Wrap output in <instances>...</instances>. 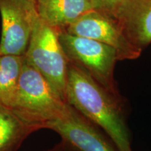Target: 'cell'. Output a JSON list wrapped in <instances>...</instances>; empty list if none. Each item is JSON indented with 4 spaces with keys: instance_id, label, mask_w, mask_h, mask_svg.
I'll return each mask as SVG.
<instances>
[{
    "instance_id": "obj_1",
    "label": "cell",
    "mask_w": 151,
    "mask_h": 151,
    "mask_svg": "<svg viewBox=\"0 0 151 151\" xmlns=\"http://www.w3.org/2000/svg\"><path fill=\"white\" fill-rule=\"evenodd\" d=\"M66 101L103 130L118 151H132L122 100L113 97L86 71L68 62Z\"/></svg>"
},
{
    "instance_id": "obj_2",
    "label": "cell",
    "mask_w": 151,
    "mask_h": 151,
    "mask_svg": "<svg viewBox=\"0 0 151 151\" xmlns=\"http://www.w3.org/2000/svg\"><path fill=\"white\" fill-rule=\"evenodd\" d=\"M67 104L24 57L18 91L11 110L24 121L40 129H47L48 124L62 114Z\"/></svg>"
},
{
    "instance_id": "obj_3",
    "label": "cell",
    "mask_w": 151,
    "mask_h": 151,
    "mask_svg": "<svg viewBox=\"0 0 151 151\" xmlns=\"http://www.w3.org/2000/svg\"><path fill=\"white\" fill-rule=\"evenodd\" d=\"M59 31L60 28L50 25L38 14L24 57L52 90L67 101L68 60L60 44Z\"/></svg>"
},
{
    "instance_id": "obj_4",
    "label": "cell",
    "mask_w": 151,
    "mask_h": 151,
    "mask_svg": "<svg viewBox=\"0 0 151 151\" xmlns=\"http://www.w3.org/2000/svg\"><path fill=\"white\" fill-rule=\"evenodd\" d=\"M59 39L68 62L81 67L113 97L122 100L114 78L118 61L113 47L99 41L68 33L60 29Z\"/></svg>"
},
{
    "instance_id": "obj_5",
    "label": "cell",
    "mask_w": 151,
    "mask_h": 151,
    "mask_svg": "<svg viewBox=\"0 0 151 151\" xmlns=\"http://www.w3.org/2000/svg\"><path fill=\"white\" fill-rule=\"evenodd\" d=\"M65 29L71 35L89 38L113 47L117 52L118 61L136 60L142 52L129 40L116 19L101 9L86 13Z\"/></svg>"
},
{
    "instance_id": "obj_6",
    "label": "cell",
    "mask_w": 151,
    "mask_h": 151,
    "mask_svg": "<svg viewBox=\"0 0 151 151\" xmlns=\"http://www.w3.org/2000/svg\"><path fill=\"white\" fill-rule=\"evenodd\" d=\"M0 54L24 55L38 16L33 0H0Z\"/></svg>"
},
{
    "instance_id": "obj_7",
    "label": "cell",
    "mask_w": 151,
    "mask_h": 151,
    "mask_svg": "<svg viewBox=\"0 0 151 151\" xmlns=\"http://www.w3.org/2000/svg\"><path fill=\"white\" fill-rule=\"evenodd\" d=\"M47 129L57 132L74 151H118L104 132L68 103Z\"/></svg>"
},
{
    "instance_id": "obj_8",
    "label": "cell",
    "mask_w": 151,
    "mask_h": 151,
    "mask_svg": "<svg viewBox=\"0 0 151 151\" xmlns=\"http://www.w3.org/2000/svg\"><path fill=\"white\" fill-rule=\"evenodd\" d=\"M105 11L118 21L134 46L143 50L151 43V0H124Z\"/></svg>"
},
{
    "instance_id": "obj_9",
    "label": "cell",
    "mask_w": 151,
    "mask_h": 151,
    "mask_svg": "<svg viewBox=\"0 0 151 151\" xmlns=\"http://www.w3.org/2000/svg\"><path fill=\"white\" fill-rule=\"evenodd\" d=\"M39 16L52 27L65 29L90 11L101 9L97 0H36Z\"/></svg>"
},
{
    "instance_id": "obj_10",
    "label": "cell",
    "mask_w": 151,
    "mask_h": 151,
    "mask_svg": "<svg viewBox=\"0 0 151 151\" xmlns=\"http://www.w3.org/2000/svg\"><path fill=\"white\" fill-rule=\"evenodd\" d=\"M41 129L24 121L11 109L0 106V151H18L32 133Z\"/></svg>"
},
{
    "instance_id": "obj_11",
    "label": "cell",
    "mask_w": 151,
    "mask_h": 151,
    "mask_svg": "<svg viewBox=\"0 0 151 151\" xmlns=\"http://www.w3.org/2000/svg\"><path fill=\"white\" fill-rule=\"evenodd\" d=\"M24 62V55L0 54V106L13 107Z\"/></svg>"
},
{
    "instance_id": "obj_12",
    "label": "cell",
    "mask_w": 151,
    "mask_h": 151,
    "mask_svg": "<svg viewBox=\"0 0 151 151\" xmlns=\"http://www.w3.org/2000/svg\"><path fill=\"white\" fill-rule=\"evenodd\" d=\"M97 1L100 4L101 10L109 11L124 1V0H97Z\"/></svg>"
},
{
    "instance_id": "obj_13",
    "label": "cell",
    "mask_w": 151,
    "mask_h": 151,
    "mask_svg": "<svg viewBox=\"0 0 151 151\" xmlns=\"http://www.w3.org/2000/svg\"><path fill=\"white\" fill-rule=\"evenodd\" d=\"M46 151H74L72 148H71L67 143L62 140L60 143L57 144L53 148L49 149Z\"/></svg>"
},
{
    "instance_id": "obj_14",
    "label": "cell",
    "mask_w": 151,
    "mask_h": 151,
    "mask_svg": "<svg viewBox=\"0 0 151 151\" xmlns=\"http://www.w3.org/2000/svg\"><path fill=\"white\" fill-rule=\"evenodd\" d=\"M33 1H36V0H33Z\"/></svg>"
}]
</instances>
